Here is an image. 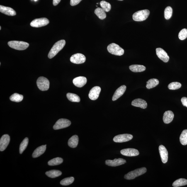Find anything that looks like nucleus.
Returning <instances> with one entry per match:
<instances>
[{
	"label": "nucleus",
	"instance_id": "1",
	"mask_svg": "<svg viewBox=\"0 0 187 187\" xmlns=\"http://www.w3.org/2000/svg\"><path fill=\"white\" fill-rule=\"evenodd\" d=\"M65 45L66 41L64 40H61L56 42L49 52L48 55L49 58L51 59L57 55L63 48Z\"/></svg>",
	"mask_w": 187,
	"mask_h": 187
},
{
	"label": "nucleus",
	"instance_id": "2",
	"mask_svg": "<svg viewBox=\"0 0 187 187\" xmlns=\"http://www.w3.org/2000/svg\"><path fill=\"white\" fill-rule=\"evenodd\" d=\"M8 45L11 48L18 50H23L28 48L29 44L23 41H12L8 42Z\"/></svg>",
	"mask_w": 187,
	"mask_h": 187
},
{
	"label": "nucleus",
	"instance_id": "3",
	"mask_svg": "<svg viewBox=\"0 0 187 187\" xmlns=\"http://www.w3.org/2000/svg\"><path fill=\"white\" fill-rule=\"evenodd\" d=\"M147 169L145 167H142L137 169L135 170L130 171L127 174H126L124 178L125 179L131 180L135 179L142 175L144 174L147 172Z\"/></svg>",
	"mask_w": 187,
	"mask_h": 187
},
{
	"label": "nucleus",
	"instance_id": "4",
	"mask_svg": "<svg viewBox=\"0 0 187 187\" xmlns=\"http://www.w3.org/2000/svg\"><path fill=\"white\" fill-rule=\"evenodd\" d=\"M150 14L148 9L141 10L136 12L132 16L133 20L136 21H142L147 19Z\"/></svg>",
	"mask_w": 187,
	"mask_h": 187
},
{
	"label": "nucleus",
	"instance_id": "5",
	"mask_svg": "<svg viewBox=\"0 0 187 187\" xmlns=\"http://www.w3.org/2000/svg\"><path fill=\"white\" fill-rule=\"evenodd\" d=\"M107 49L108 52L113 55L121 56L124 53V50L118 45L112 43L108 46Z\"/></svg>",
	"mask_w": 187,
	"mask_h": 187
},
{
	"label": "nucleus",
	"instance_id": "6",
	"mask_svg": "<svg viewBox=\"0 0 187 187\" xmlns=\"http://www.w3.org/2000/svg\"><path fill=\"white\" fill-rule=\"evenodd\" d=\"M37 83L38 88L42 91H46L49 89L50 82L47 78L43 77H39Z\"/></svg>",
	"mask_w": 187,
	"mask_h": 187
},
{
	"label": "nucleus",
	"instance_id": "7",
	"mask_svg": "<svg viewBox=\"0 0 187 187\" xmlns=\"http://www.w3.org/2000/svg\"><path fill=\"white\" fill-rule=\"evenodd\" d=\"M70 121L65 119H61L56 122L53 127L54 130H59L66 128L71 125Z\"/></svg>",
	"mask_w": 187,
	"mask_h": 187
},
{
	"label": "nucleus",
	"instance_id": "8",
	"mask_svg": "<svg viewBox=\"0 0 187 187\" xmlns=\"http://www.w3.org/2000/svg\"><path fill=\"white\" fill-rule=\"evenodd\" d=\"M49 23V20L46 18H41L35 19L32 21L30 23V25L35 28H40L46 26Z\"/></svg>",
	"mask_w": 187,
	"mask_h": 187
},
{
	"label": "nucleus",
	"instance_id": "9",
	"mask_svg": "<svg viewBox=\"0 0 187 187\" xmlns=\"http://www.w3.org/2000/svg\"><path fill=\"white\" fill-rule=\"evenodd\" d=\"M86 60V57L83 54H76L71 56L70 61L73 63L79 64L84 63Z\"/></svg>",
	"mask_w": 187,
	"mask_h": 187
},
{
	"label": "nucleus",
	"instance_id": "10",
	"mask_svg": "<svg viewBox=\"0 0 187 187\" xmlns=\"http://www.w3.org/2000/svg\"><path fill=\"white\" fill-rule=\"evenodd\" d=\"M133 136L129 134H124L115 136L113 140L115 142L122 143L128 142L133 138Z\"/></svg>",
	"mask_w": 187,
	"mask_h": 187
},
{
	"label": "nucleus",
	"instance_id": "11",
	"mask_svg": "<svg viewBox=\"0 0 187 187\" xmlns=\"http://www.w3.org/2000/svg\"><path fill=\"white\" fill-rule=\"evenodd\" d=\"M10 141V138L7 134L3 135L0 139V151L1 152L4 151L9 144Z\"/></svg>",
	"mask_w": 187,
	"mask_h": 187
},
{
	"label": "nucleus",
	"instance_id": "12",
	"mask_svg": "<svg viewBox=\"0 0 187 187\" xmlns=\"http://www.w3.org/2000/svg\"><path fill=\"white\" fill-rule=\"evenodd\" d=\"M101 88L99 86H96L93 87L90 90L88 96L92 100H96L98 99L99 96Z\"/></svg>",
	"mask_w": 187,
	"mask_h": 187
},
{
	"label": "nucleus",
	"instance_id": "13",
	"mask_svg": "<svg viewBox=\"0 0 187 187\" xmlns=\"http://www.w3.org/2000/svg\"><path fill=\"white\" fill-rule=\"evenodd\" d=\"M126 163V161L125 159H114L113 160H107L105 161V164L107 165L112 167H116L121 165L125 164Z\"/></svg>",
	"mask_w": 187,
	"mask_h": 187
},
{
	"label": "nucleus",
	"instance_id": "14",
	"mask_svg": "<svg viewBox=\"0 0 187 187\" xmlns=\"http://www.w3.org/2000/svg\"><path fill=\"white\" fill-rule=\"evenodd\" d=\"M156 53L158 57L163 62H167L169 60V58L165 51L161 48L156 49Z\"/></svg>",
	"mask_w": 187,
	"mask_h": 187
},
{
	"label": "nucleus",
	"instance_id": "15",
	"mask_svg": "<svg viewBox=\"0 0 187 187\" xmlns=\"http://www.w3.org/2000/svg\"><path fill=\"white\" fill-rule=\"evenodd\" d=\"M120 152L122 155L129 157L137 156L139 154V151L133 148L122 149L120 151Z\"/></svg>",
	"mask_w": 187,
	"mask_h": 187
},
{
	"label": "nucleus",
	"instance_id": "16",
	"mask_svg": "<svg viewBox=\"0 0 187 187\" xmlns=\"http://www.w3.org/2000/svg\"><path fill=\"white\" fill-rule=\"evenodd\" d=\"M159 150L160 154L161 161L164 164H165L168 161V152L165 146L161 145L159 146Z\"/></svg>",
	"mask_w": 187,
	"mask_h": 187
},
{
	"label": "nucleus",
	"instance_id": "17",
	"mask_svg": "<svg viewBox=\"0 0 187 187\" xmlns=\"http://www.w3.org/2000/svg\"><path fill=\"white\" fill-rule=\"evenodd\" d=\"M87 79L85 77L79 76L73 79V83L75 86L81 88L86 84Z\"/></svg>",
	"mask_w": 187,
	"mask_h": 187
},
{
	"label": "nucleus",
	"instance_id": "18",
	"mask_svg": "<svg viewBox=\"0 0 187 187\" xmlns=\"http://www.w3.org/2000/svg\"><path fill=\"white\" fill-rule=\"evenodd\" d=\"M131 105L132 106L139 107L142 109H145L147 106V102L140 98H137L133 100L132 102Z\"/></svg>",
	"mask_w": 187,
	"mask_h": 187
},
{
	"label": "nucleus",
	"instance_id": "19",
	"mask_svg": "<svg viewBox=\"0 0 187 187\" xmlns=\"http://www.w3.org/2000/svg\"><path fill=\"white\" fill-rule=\"evenodd\" d=\"M126 86L123 85H122L118 88L115 91L114 94L113 96L112 100L113 101H116L121 96L125 93L126 89Z\"/></svg>",
	"mask_w": 187,
	"mask_h": 187
},
{
	"label": "nucleus",
	"instance_id": "20",
	"mask_svg": "<svg viewBox=\"0 0 187 187\" xmlns=\"http://www.w3.org/2000/svg\"><path fill=\"white\" fill-rule=\"evenodd\" d=\"M1 12L8 16H14L16 15V12L13 8L4 6H0Z\"/></svg>",
	"mask_w": 187,
	"mask_h": 187
},
{
	"label": "nucleus",
	"instance_id": "21",
	"mask_svg": "<svg viewBox=\"0 0 187 187\" xmlns=\"http://www.w3.org/2000/svg\"><path fill=\"white\" fill-rule=\"evenodd\" d=\"M174 118V114L171 110H168L165 112L163 117V120L165 124L170 123Z\"/></svg>",
	"mask_w": 187,
	"mask_h": 187
},
{
	"label": "nucleus",
	"instance_id": "22",
	"mask_svg": "<svg viewBox=\"0 0 187 187\" xmlns=\"http://www.w3.org/2000/svg\"><path fill=\"white\" fill-rule=\"evenodd\" d=\"M46 145H42L37 147L34 151L32 154V157L33 158L38 157L44 154L46 149Z\"/></svg>",
	"mask_w": 187,
	"mask_h": 187
},
{
	"label": "nucleus",
	"instance_id": "23",
	"mask_svg": "<svg viewBox=\"0 0 187 187\" xmlns=\"http://www.w3.org/2000/svg\"><path fill=\"white\" fill-rule=\"evenodd\" d=\"M79 142V137L77 135H74L69 139L68 145L71 148H75L77 147Z\"/></svg>",
	"mask_w": 187,
	"mask_h": 187
},
{
	"label": "nucleus",
	"instance_id": "24",
	"mask_svg": "<svg viewBox=\"0 0 187 187\" xmlns=\"http://www.w3.org/2000/svg\"><path fill=\"white\" fill-rule=\"evenodd\" d=\"M129 69L132 72H141L145 70V66L138 64H133L129 66Z\"/></svg>",
	"mask_w": 187,
	"mask_h": 187
},
{
	"label": "nucleus",
	"instance_id": "25",
	"mask_svg": "<svg viewBox=\"0 0 187 187\" xmlns=\"http://www.w3.org/2000/svg\"><path fill=\"white\" fill-rule=\"evenodd\" d=\"M45 174L49 178H55L61 176L62 172L60 171L57 170H52L47 171L45 173Z\"/></svg>",
	"mask_w": 187,
	"mask_h": 187
},
{
	"label": "nucleus",
	"instance_id": "26",
	"mask_svg": "<svg viewBox=\"0 0 187 187\" xmlns=\"http://www.w3.org/2000/svg\"><path fill=\"white\" fill-rule=\"evenodd\" d=\"M102 8L98 7L95 10L94 13L100 19L103 20L106 18V14Z\"/></svg>",
	"mask_w": 187,
	"mask_h": 187
},
{
	"label": "nucleus",
	"instance_id": "27",
	"mask_svg": "<svg viewBox=\"0 0 187 187\" xmlns=\"http://www.w3.org/2000/svg\"><path fill=\"white\" fill-rule=\"evenodd\" d=\"M159 83V81L157 79H152L149 80L147 82L146 87L148 89L155 87Z\"/></svg>",
	"mask_w": 187,
	"mask_h": 187
},
{
	"label": "nucleus",
	"instance_id": "28",
	"mask_svg": "<svg viewBox=\"0 0 187 187\" xmlns=\"http://www.w3.org/2000/svg\"><path fill=\"white\" fill-rule=\"evenodd\" d=\"M67 97L69 101L74 102H79L81 101L80 98L78 95L75 94L68 93Z\"/></svg>",
	"mask_w": 187,
	"mask_h": 187
},
{
	"label": "nucleus",
	"instance_id": "29",
	"mask_svg": "<svg viewBox=\"0 0 187 187\" xmlns=\"http://www.w3.org/2000/svg\"><path fill=\"white\" fill-rule=\"evenodd\" d=\"M63 162V159L62 158L57 157L49 161L48 162V165L50 166L58 165L62 164Z\"/></svg>",
	"mask_w": 187,
	"mask_h": 187
},
{
	"label": "nucleus",
	"instance_id": "30",
	"mask_svg": "<svg viewBox=\"0 0 187 187\" xmlns=\"http://www.w3.org/2000/svg\"><path fill=\"white\" fill-rule=\"evenodd\" d=\"M23 99V96L22 95L16 93L14 94L10 97V100L11 101L16 102H20L22 101Z\"/></svg>",
	"mask_w": 187,
	"mask_h": 187
},
{
	"label": "nucleus",
	"instance_id": "31",
	"mask_svg": "<svg viewBox=\"0 0 187 187\" xmlns=\"http://www.w3.org/2000/svg\"><path fill=\"white\" fill-rule=\"evenodd\" d=\"M187 185V180L184 178H180L176 180L172 184L173 186L174 187H178Z\"/></svg>",
	"mask_w": 187,
	"mask_h": 187
},
{
	"label": "nucleus",
	"instance_id": "32",
	"mask_svg": "<svg viewBox=\"0 0 187 187\" xmlns=\"http://www.w3.org/2000/svg\"><path fill=\"white\" fill-rule=\"evenodd\" d=\"M180 142L183 145L187 144V130H184L180 138Z\"/></svg>",
	"mask_w": 187,
	"mask_h": 187
},
{
	"label": "nucleus",
	"instance_id": "33",
	"mask_svg": "<svg viewBox=\"0 0 187 187\" xmlns=\"http://www.w3.org/2000/svg\"><path fill=\"white\" fill-rule=\"evenodd\" d=\"M28 138H25L20 145L19 152L20 154H22L24 151L26 149L27 146H28Z\"/></svg>",
	"mask_w": 187,
	"mask_h": 187
},
{
	"label": "nucleus",
	"instance_id": "34",
	"mask_svg": "<svg viewBox=\"0 0 187 187\" xmlns=\"http://www.w3.org/2000/svg\"><path fill=\"white\" fill-rule=\"evenodd\" d=\"M74 181V178L73 177L64 178L60 181L61 185L63 186H67L71 184Z\"/></svg>",
	"mask_w": 187,
	"mask_h": 187
},
{
	"label": "nucleus",
	"instance_id": "35",
	"mask_svg": "<svg viewBox=\"0 0 187 187\" xmlns=\"http://www.w3.org/2000/svg\"><path fill=\"white\" fill-rule=\"evenodd\" d=\"M100 5H101L102 8L104 10L105 12H108L111 9V5L109 3L106 2V1H101L100 3Z\"/></svg>",
	"mask_w": 187,
	"mask_h": 187
},
{
	"label": "nucleus",
	"instance_id": "36",
	"mask_svg": "<svg viewBox=\"0 0 187 187\" xmlns=\"http://www.w3.org/2000/svg\"><path fill=\"white\" fill-rule=\"evenodd\" d=\"M173 13L172 8L170 6H168L164 11V17L166 20H169L172 16Z\"/></svg>",
	"mask_w": 187,
	"mask_h": 187
},
{
	"label": "nucleus",
	"instance_id": "37",
	"mask_svg": "<svg viewBox=\"0 0 187 187\" xmlns=\"http://www.w3.org/2000/svg\"><path fill=\"white\" fill-rule=\"evenodd\" d=\"M182 86L181 83L178 82H172L168 85V88L170 90H176L179 89Z\"/></svg>",
	"mask_w": 187,
	"mask_h": 187
},
{
	"label": "nucleus",
	"instance_id": "38",
	"mask_svg": "<svg viewBox=\"0 0 187 187\" xmlns=\"http://www.w3.org/2000/svg\"><path fill=\"white\" fill-rule=\"evenodd\" d=\"M178 37L180 40H183L186 39L187 37V29L184 28L181 30L178 34Z\"/></svg>",
	"mask_w": 187,
	"mask_h": 187
},
{
	"label": "nucleus",
	"instance_id": "39",
	"mask_svg": "<svg viewBox=\"0 0 187 187\" xmlns=\"http://www.w3.org/2000/svg\"><path fill=\"white\" fill-rule=\"evenodd\" d=\"M82 0H70V4L71 6H75L79 4Z\"/></svg>",
	"mask_w": 187,
	"mask_h": 187
},
{
	"label": "nucleus",
	"instance_id": "40",
	"mask_svg": "<svg viewBox=\"0 0 187 187\" xmlns=\"http://www.w3.org/2000/svg\"><path fill=\"white\" fill-rule=\"evenodd\" d=\"M181 101L184 106L187 108V98L183 97L181 98Z\"/></svg>",
	"mask_w": 187,
	"mask_h": 187
},
{
	"label": "nucleus",
	"instance_id": "41",
	"mask_svg": "<svg viewBox=\"0 0 187 187\" xmlns=\"http://www.w3.org/2000/svg\"><path fill=\"white\" fill-rule=\"evenodd\" d=\"M61 0H53V5L54 6H57L60 2Z\"/></svg>",
	"mask_w": 187,
	"mask_h": 187
},
{
	"label": "nucleus",
	"instance_id": "42",
	"mask_svg": "<svg viewBox=\"0 0 187 187\" xmlns=\"http://www.w3.org/2000/svg\"><path fill=\"white\" fill-rule=\"evenodd\" d=\"M1 29V26H0V30Z\"/></svg>",
	"mask_w": 187,
	"mask_h": 187
},
{
	"label": "nucleus",
	"instance_id": "43",
	"mask_svg": "<svg viewBox=\"0 0 187 187\" xmlns=\"http://www.w3.org/2000/svg\"><path fill=\"white\" fill-rule=\"evenodd\" d=\"M37 1V0H34V1Z\"/></svg>",
	"mask_w": 187,
	"mask_h": 187
},
{
	"label": "nucleus",
	"instance_id": "44",
	"mask_svg": "<svg viewBox=\"0 0 187 187\" xmlns=\"http://www.w3.org/2000/svg\"><path fill=\"white\" fill-rule=\"evenodd\" d=\"M118 1H123V0H118Z\"/></svg>",
	"mask_w": 187,
	"mask_h": 187
},
{
	"label": "nucleus",
	"instance_id": "45",
	"mask_svg": "<svg viewBox=\"0 0 187 187\" xmlns=\"http://www.w3.org/2000/svg\"><path fill=\"white\" fill-rule=\"evenodd\" d=\"M97 4H98V3H97Z\"/></svg>",
	"mask_w": 187,
	"mask_h": 187
}]
</instances>
